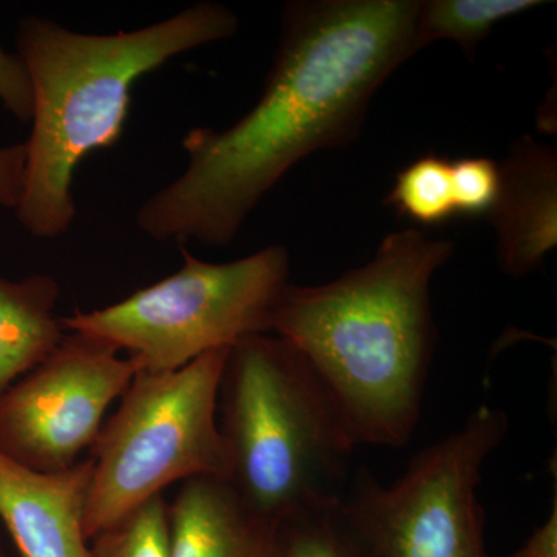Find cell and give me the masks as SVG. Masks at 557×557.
<instances>
[{
	"label": "cell",
	"mask_w": 557,
	"mask_h": 557,
	"mask_svg": "<svg viewBox=\"0 0 557 557\" xmlns=\"http://www.w3.org/2000/svg\"><path fill=\"white\" fill-rule=\"evenodd\" d=\"M418 10V0L288 3L262 97L226 129L186 132L185 171L139 205L138 230L228 247L300 160L357 138L376 90L421 50Z\"/></svg>",
	"instance_id": "6da1fadb"
},
{
	"label": "cell",
	"mask_w": 557,
	"mask_h": 557,
	"mask_svg": "<svg viewBox=\"0 0 557 557\" xmlns=\"http://www.w3.org/2000/svg\"><path fill=\"white\" fill-rule=\"evenodd\" d=\"M453 252L450 240L397 231L366 265L289 284L278 302L271 333L309 361L358 445L405 448L417 432L437 344L432 277Z\"/></svg>",
	"instance_id": "7a4b0ae2"
},
{
	"label": "cell",
	"mask_w": 557,
	"mask_h": 557,
	"mask_svg": "<svg viewBox=\"0 0 557 557\" xmlns=\"http://www.w3.org/2000/svg\"><path fill=\"white\" fill-rule=\"evenodd\" d=\"M239 17L218 2L194 3L168 20L113 35H89L53 20L17 25V54L30 75L32 135L16 218L36 239L64 236L76 218L73 180L81 161L115 146L135 83L186 51L228 39Z\"/></svg>",
	"instance_id": "3957f363"
},
{
	"label": "cell",
	"mask_w": 557,
	"mask_h": 557,
	"mask_svg": "<svg viewBox=\"0 0 557 557\" xmlns=\"http://www.w3.org/2000/svg\"><path fill=\"white\" fill-rule=\"evenodd\" d=\"M228 482L284 525L346 493L357 438L306 358L273 333L230 348L219 391Z\"/></svg>",
	"instance_id": "277c9868"
},
{
	"label": "cell",
	"mask_w": 557,
	"mask_h": 557,
	"mask_svg": "<svg viewBox=\"0 0 557 557\" xmlns=\"http://www.w3.org/2000/svg\"><path fill=\"white\" fill-rule=\"evenodd\" d=\"M230 348L209 351L174 372H135L90 449L87 541L172 483L228 480L219 391Z\"/></svg>",
	"instance_id": "5b68a950"
},
{
	"label": "cell",
	"mask_w": 557,
	"mask_h": 557,
	"mask_svg": "<svg viewBox=\"0 0 557 557\" xmlns=\"http://www.w3.org/2000/svg\"><path fill=\"white\" fill-rule=\"evenodd\" d=\"M183 265L104 309L62 318L67 332L126 350L137 372H174L219 348L271 333L289 282V255L270 245L214 263L182 245Z\"/></svg>",
	"instance_id": "8992f818"
},
{
	"label": "cell",
	"mask_w": 557,
	"mask_h": 557,
	"mask_svg": "<svg viewBox=\"0 0 557 557\" xmlns=\"http://www.w3.org/2000/svg\"><path fill=\"white\" fill-rule=\"evenodd\" d=\"M507 432L504 410L480 406L391 485L361 469L344 493L348 518L380 557H491L479 486Z\"/></svg>",
	"instance_id": "52a82bcc"
},
{
	"label": "cell",
	"mask_w": 557,
	"mask_h": 557,
	"mask_svg": "<svg viewBox=\"0 0 557 557\" xmlns=\"http://www.w3.org/2000/svg\"><path fill=\"white\" fill-rule=\"evenodd\" d=\"M119 354L67 332L46 361L0 397V454L38 472L78 463L100 437L109 406L137 372Z\"/></svg>",
	"instance_id": "ba28073f"
},
{
	"label": "cell",
	"mask_w": 557,
	"mask_h": 557,
	"mask_svg": "<svg viewBox=\"0 0 557 557\" xmlns=\"http://www.w3.org/2000/svg\"><path fill=\"white\" fill-rule=\"evenodd\" d=\"M90 479V457L38 472L0 454V520L22 557H90L84 534Z\"/></svg>",
	"instance_id": "9c48e42d"
},
{
	"label": "cell",
	"mask_w": 557,
	"mask_h": 557,
	"mask_svg": "<svg viewBox=\"0 0 557 557\" xmlns=\"http://www.w3.org/2000/svg\"><path fill=\"white\" fill-rule=\"evenodd\" d=\"M497 234V259L508 276L544 265L557 244V157L531 137L516 141L500 166V190L487 215Z\"/></svg>",
	"instance_id": "30bf717a"
},
{
	"label": "cell",
	"mask_w": 557,
	"mask_h": 557,
	"mask_svg": "<svg viewBox=\"0 0 557 557\" xmlns=\"http://www.w3.org/2000/svg\"><path fill=\"white\" fill-rule=\"evenodd\" d=\"M170 557H284V525L249 507L228 480H186L170 504Z\"/></svg>",
	"instance_id": "8fae6325"
},
{
	"label": "cell",
	"mask_w": 557,
	"mask_h": 557,
	"mask_svg": "<svg viewBox=\"0 0 557 557\" xmlns=\"http://www.w3.org/2000/svg\"><path fill=\"white\" fill-rule=\"evenodd\" d=\"M61 288L49 274L0 277V397L60 347L67 330L58 317Z\"/></svg>",
	"instance_id": "7c38bea8"
},
{
	"label": "cell",
	"mask_w": 557,
	"mask_h": 557,
	"mask_svg": "<svg viewBox=\"0 0 557 557\" xmlns=\"http://www.w3.org/2000/svg\"><path fill=\"white\" fill-rule=\"evenodd\" d=\"M544 3L541 0H424L418 10V42L424 49L435 40H453L472 58L498 22Z\"/></svg>",
	"instance_id": "4fadbf2b"
},
{
	"label": "cell",
	"mask_w": 557,
	"mask_h": 557,
	"mask_svg": "<svg viewBox=\"0 0 557 557\" xmlns=\"http://www.w3.org/2000/svg\"><path fill=\"white\" fill-rule=\"evenodd\" d=\"M284 557H380L348 518L343 498L284 523Z\"/></svg>",
	"instance_id": "5bb4252c"
},
{
	"label": "cell",
	"mask_w": 557,
	"mask_h": 557,
	"mask_svg": "<svg viewBox=\"0 0 557 557\" xmlns=\"http://www.w3.org/2000/svg\"><path fill=\"white\" fill-rule=\"evenodd\" d=\"M386 205L420 226H437L457 218L450 160L434 153L413 160L398 172Z\"/></svg>",
	"instance_id": "9a60e30c"
},
{
	"label": "cell",
	"mask_w": 557,
	"mask_h": 557,
	"mask_svg": "<svg viewBox=\"0 0 557 557\" xmlns=\"http://www.w3.org/2000/svg\"><path fill=\"white\" fill-rule=\"evenodd\" d=\"M90 557H170V502L150 498L89 541Z\"/></svg>",
	"instance_id": "2e32d148"
},
{
	"label": "cell",
	"mask_w": 557,
	"mask_h": 557,
	"mask_svg": "<svg viewBox=\"0 0 557 557\" xmlns=\"http://www.w3.org/2000/svg\"><path fill=\"white\" fill-rule=\"evenodd\" d=\"M456 214L487 218L500 190V166L486 157L450 161Z\"/></svg>",
	"instance_id": "e0dca14e"
},
{
	"label": "cell",
	"mask_w": 557,
	"mask_h": 557,
	"mask_svg": "<svg viewBox=\"0 0 557 557\" xmlns=\"http://www.w3.org/2000/svg\"><path fill=\"white\" fill-rule=\"evenodd\" d=\"M0 102L21 123H28L33 113L30 75L17 53L0 47Z\"/></svg>",
	"instance_id": "ac0fdd59"
},
{
	"label": "cell",
	"mask_w": 557,
	"mask_h": 557,
	"mask_svg": "<svg viewBox=\"0 0 557 557\" xmlns=\"http://www.w3.org/2000/svg\"><path fill=\"white\" fill-rule=\"evenodd\" d=\"M24 143L0 148V207L16 209L24 182Z\"/></svg>",
	"instance_id": "d6986e66"
},
{
	"label": "cell",
	"mask_w": 557,
	"mask_h": 557,
	"mask_svg": "<svg viewBox=\"0 0 557 557\" xmlns=\"http://www.w3.org/2000/svg\"><path fill=\"white\" fill-rule=\"evenodd\" d=\"M508 557H557V500L553 498V508L548 518L530 534L525 544Z\"/></svg>",
	"instance_id": "ffe728a7"
},
{
	"label": "cell",
	"mask_w": 557,
	"mask_h": 557,
	"mask_svg": "<svg viewBox=\"0 0 557 557\" xmlns=\"http://www.w3.org/2000/svg\"><path fill=\"white\" fill-rule=\"evenodd\" d=\"M0 557H5V556L0 555Z\"/></svg>",
	"instance_id": "44dd1931"
}]
</instances>
